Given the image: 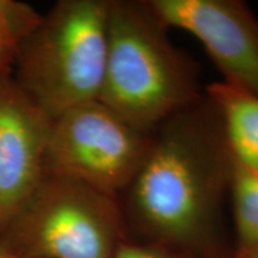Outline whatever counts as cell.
I'll use <instances>...</instances> for the list:
<instances>
[{
    "instance_id": "cell-1",
    "label": "cell",
    "mask_w": 258,
    "mask_h": 258,
    "mask_svg": "<svg viewBox=\"0 0 258 258\" xmlns=\"http://www.w3.org/2000/svg\"><path fill=\"white\" fill-rule=\"evenodd\" d=\"M234 159L203 93L152 133L150 150L116 198L127 238L192 258H233L224 244Z\"/></svg>"
},
{
    "instance_id": "cell-13",
    "label": "cell",
    "mask_w": 258,
    "mask_h": 258,
    "mask_svg": "<svg viewBox=\"0 0 258 258\" xmlns=\"http://www.w3.org/2000/svg\"><path fill=\"white\" fill-rule=\"evenodd\" d=\"M0 258H18L10 251L4 244L0 241Z\"/></svg>"
},
{
    "instance_id": "cell-5",
    "label": "cell",
    "mask_w": 258,
    "mask_h": 258,
    "mask_svg": "<svg viewBox=\"0 0 258 258\" xmlns=\"http://www.w3.org/2000/svg\"><path fill=\"white\" fill-rule=\"evenodd\" d=\"M153 132L141 131L99 99L51 121L46 172L117 198L146 157Z\"/></svg>"
},
{
    "instance_id": "cell-3",
    "label": "cell",
    "mask_w": 258,
    "mask_h": 258,
    "mask_svg": "<svg viewBox=\"0 0 258 258\" xmlns=\"http://www.w3.org/2000/svg\"><path fill=\"white\" fill-rule=\"evenodd\" d=\"M108 18L109 0H60L19 46L15 80L51 120L99 99Z\"/></svg>"
},
{
    "instance_id": "cell-14",
    "label": "cell",
    "mask_w": 258,
    "mask_h": 258,
    "mask_svg": "<svg viewBox=\"0 0 258 258\" xmlns=\"http://www.w3.org/2000/svg\"><path fill=\"white\" fill-rule=\"evenodd\" d=\"M251 258H258V254H256V256H253V257H251Z\"/></svg>"
},
{
    "instance_id": "cell-7",
    "label": "cell",
    "mask_w": 258,
    "mask_h": 258,
    "mask_svg": "<svg viewBox=\"0 0 258 258\" xmlns=\"http://www.w3.org/2000/svg\"><path fill=\"white\" fill-rule=\"evenodd\" d=\"M51 121L15 78L0 77V228L46 173Z\"/></svg>"
},
{
    "instance_id": "cell-9",
    "label": "cell",
    "mask_w": 258,
    "mask_h": 258,
    "mask_svg": "<svg viewBox=\"0 0 258 258\" xmlns=\"http://www.w3.org/2000/svg\"><path fill=\"white\" fill-rule=\"evenodd\" d=\"M230 207L233 219V258L258 254V172L234 161L230 186Z\"/></svg>"
},
{
    "instance_id": "cell-6",
    "label": "cell",
    "mask_w": 258,
    "mask_h": 258,
    "mask_svg": "<svg viewBox=\"0 0 258 258\" xmlns=\"http://www.w3.org/2000/svg\"><path fill=\"white\" fill-rule=\"evenodd\" d=\"M167 27L201 42L221 82L258 95V17L241 0H150Z\"/></svg>"
},
{
    "instance_id": "cell-8",
    "label": "cell",
    "mask_w": 258,
    "mask_h": 258,
    "mask_svg": "<svg viewBox=\"0 0 258 258\" xmlns=\"http://www.w3.org/2000/svg\"><path fill=\"white\" fill-rule=\"evenodd\" d=\"M206 95L220 116L234 161L258 172V95L231 84H209Z\"/></svg>"
},
{
    "instance_id": "cell-4",
    "label": "cell",
    "mask_w": 258,
    "mask_h": 258,
    "mask_svg": "<svg viewBox=\"0 0 258 258\" xmlns=\"http://www.w3.org/2000/svg\"><path fill=\"white\" fill-rule=\"evenodd\" d=\"M125 238L116 198L49 172L0 228L18 258H114Z\"/></svg>"
},
{
    "instance_id": "cell-10",
    "label": "cell",
    "mask_w": 258,
    "mask_h": 258,
    "mask_svg": "<svg viewBox=\"0 0 258 258\" xmlns=\"http://www.w3.org/2000/svg\"><path fill=\"white\" fill-rule=\"evenodd\" d=\"M41 17L42 15L25 3L0 0V24L14 25L29 35L40 23Z\"/></svg>"
},
{
    "instance_id": "cell-12",
    "label": "cell",
    "mask_w": 258,
    "mask_h": 258,
    "mask_svg": "<svg viewBox=\"0 0 258 258\" xmlns=\"http://www.w3.org/2000/svg\"><path fill=\"white\" fill-rule=\"evenodd\" d=\"M28 34L9 24H0V77L9 73V64L15 61L21 43Z\"/></svg>"
},
{
    "instance_id": "cell-2",
    "label": "cell",
    "mask_w": 258,
    "mask_h": 258,
    "mask_svg": "<svg viewBox=\"0 0 258 258\" xmlns=\"http://www.w3.org/2000/svg\"><path fill=\"white\" fill-rule=\"evenodd\" d=\"M150 0H109L108 49L99 101L153 132L205 91L199 64L173 44Z\"/></svg>"
},
{
    "instance_id": "cell-11",
    "label": "cell",
    "mask_w": 258,
    "mask_h": 258,
    "mask_svg": "<svg viewBox=\"0 0 258 258\" xmlns=\"http://www.w3.org/2000/svg\"><path fill=\"white\" fill-rule=\"evenodd\" d=\"M114 258H192L178 251L145 241L125 238L116 250Z\"/></svg>"
}]
</instances>
